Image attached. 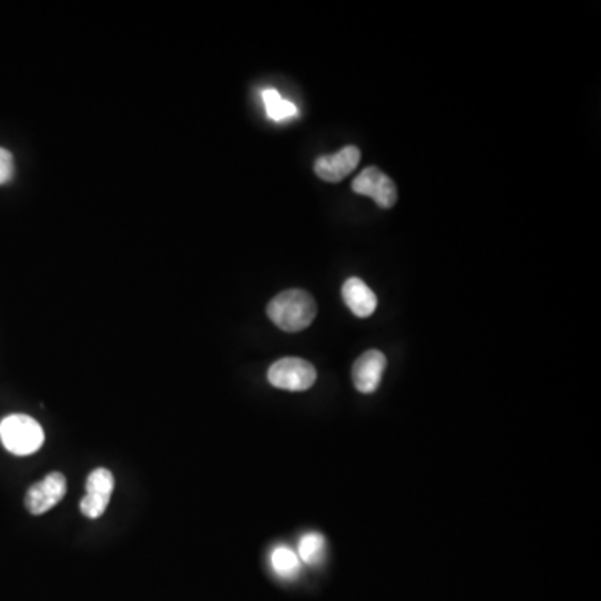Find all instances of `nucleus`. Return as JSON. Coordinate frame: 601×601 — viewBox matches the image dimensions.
I'll list each match as a JSON object with an SVG mask.
<instances>
[{"label": "nucleus", "mask_w": 601, "mask_h": 601, "mask_svg": "<svg viewBox=\"0 0 601 601\" xmlns=\"http://www.w3.org/2000/svg\"><path fill=\"white\" fill-rule=\"evenodd\" d=\"M316 313V301L303 289H288L278 294L268 306L269 319L288 333H298L308 328L316 318Z\"/></svg>", "instance_id": "nucleus-1"}, {"label": "nucleus", "mask_w": 601, "mask_h": 601, "mask_svg": "<svg viewBox=\"0 0 601 601\" xmlns=\"http://www.w3.org/2000/svg\"><path fill=\"white\" fill-rule=\"evenodd\" d=\"M44 440L42 426L31 416L11 415L0 421V441L12 455H34L41 450Z\"/></svg>", "instance_id": "nucleus-2"}, {"label": "nucleus", "mask_w": 601, "mask_h": 601, "mask_svg": "<svg viewBox=\"0 0 601 601\" xmlns=\"http://www.w3.org/2000/svg\"><path fill=\"white\" fill-rule=\"evenodd\" d=\"M316 378L313 364L301 358L279 359L268 371L269 383L286 391H306L316 383Z\"/></svg>", "instance_id": "nucleus-3"}, {"label": "nucleus", "mask_w": 601, "mask_h": 601, "mask_svg": "<svg viewBox=\"0 0 601 601\" xmlns=\"http://www.w3.org/2000/svg\"><path fill=\"white\" fill-rule=\"evenodd\" d=\"M353 191L359 196H368L374 199L379 208H393L398 201V189L394 182L389 179L378 167H366L356 179H354Z\"/></svg>", "instance_id": "nucleus-4"}, {"label": "nucleus", "mask_w": 601, "mask_h": 601, "mask_svg": "<svg viewBox=\"0 0 601 601\" xmlns=\"http://www.w3.org/2000/svg\"><path fill=\"white\" fill-rule=\"evenodd\" d=\"M87 495L82 498L81 511L84 516L97 520L107 510L114 490V476L106 468L92 471L86 483Z\"/></svg>", "instance_id": "nucleus-5"}, {"label": "nucleus", "mask_w": 601, "mask_h": 601, "mask_svg": "<svg viewBox=\"0 0 601 601\" xmlns=\"http://www.w3.org/2000/svg\"><path fill=\"white\" fill-rule=\"evenodd\" d=\"M67 481L62 473H51L44 480L31 486L26 495V508L32 515H44L61 503L66 496Z\"/></svg>", "instance_id": "nucleus-6"}, {"label": "nucleus", "mask_w": 601, "mask_h": 601, "mask_svg": "<svg viewBox=\"0 0 601 601\" xmlns=\"http://www.w3.org/2000/svg\"><path fill=\"white\" fill-rule=\"evenodd\" d=\"M361 152L358 147L346 146L334 154H324L314 162V171L323 181L339 182L358 167Z\"/></svg>", "instance_id": "nucleus-7"}, {"label": "nucleus", "mask_w": 601, "mask_h": 601, "mask_svg": "<svg viewBox=\"0 0 601 601\" xmlns=\"http://www.w3.org/2000/svg\"><path fill=\"white\" fill-rule=\"evenodd\" d=\"M384 369L386 356L381 351L371 349L361 354L353 366V383L359 393H374L383 379Z\"/></svg>", "instance_id": "nucleus-8"}, {"label": "nucleus", "mask_w": 601, "mask_h": 601, "mask_svg": "<svg viewBox=\"0 0 601 601\" xmlns=\"http://www.w3.org/2000/svg\"><path fill=\"white\" fill-rule=\"evenodd\" d=\"M343 299L351 313L358 318H369L378 308L376 294L363 279L349 278L343 286Z\"/></svg>", "instance_id": "nucleus-9"}, {"label": "nucleus", "mask_w": 601, "mask_h": 601, "mask_svg": "<svg viewBox=\"0 0 601 601\" xmlns=\"http://www.w3.org/2000/svg\"><path fill=\"white\" fill-rule=\"evenodd\" d=\"M271 566L279 578L293 580L301 571V560L288 546H276L271 553Z\"/></svg>", "instance_id": "nucleus-10"}, {"label": "nucleus", "mask_w": 601, "mask_h": 601, "mask_svg": "<svg viewBox=\"0 0 601 601\" xmlns=\"http://www.w3.org/2000/svg\"><path fill=\"white\" fill-rule=\"evenodd\" d=\"M263 102L271 121L283 122L298 116V106L294 102L283 99L276 89H264Z\"/></svg>", "instance_id": "nucleus-11"}, {"label": "nucleus", "mask_w": 601, "mask_h": 601, "mask_svg": "<svg viewBox=\"0 0 601 601\" xmlns=\"http://www.w3.org/2000/svg\"><path fill=\"white\" fill-rule=\"evenodd\" d=\"M299 560L304 561L306 565L318 566L323 563L326 556V540L321 533H306L299 540L298 546Z\"/></svg>", "instance_id": "nucleus-12"}, {"label": "nucleus", "mask_w": 601, "mask_h": 601, "mask_svg": "<svg viewBox=\"0 0 601 601\" xmlns=\"http://www.w3.org/2000/svg\"><path fill=\"white\" fill-rule=\"evenodd\" d=\"M14 172H16L14 157H12L11 152L7 151V149L0 147V186L12 181Z\"/></svg>", "instance_id": "nucleus-13"}]
</instances>
